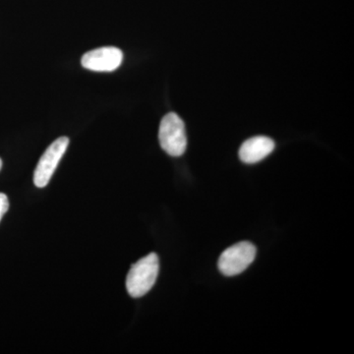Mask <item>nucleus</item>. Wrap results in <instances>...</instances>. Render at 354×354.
Masks as SVG:
<instances>
[{"mask_svg":"<svg viewBox=\"0 0 354 354\" xmlns=\"http://www.w3.org/2000/svg\"><path fill=\"white\" fill-rule=\"evenodd\" d=\"M160 271L157 254L151 253L130 268L127 277V290L130 297H144L156 283Z\"/></svg>","mask_w":354,"mask_h":354,"instance_id":"1","label":"nucleus"},{"mask_svg":"<svg viewBox=\"0 0 354 354\" xmlns=\"http://www.w3.org/2000/svg\"><path fill=\"white\" fill-rule=\"evenodd\" d=\"M158 141L162 150L171 157H180L185 153L187 147L185 125L176 113H167L160 121Z\"/></svg>","mask_w":354,"mask_h":354,"instance_id":"2","label":"nucleus"},{"mask_svg":"<svg viewBox=\"0 0 354 354\" xmlns=\"http://www.w3.org/2000/svg\"><path fill=\"white\" fill-rule=\"evenodd\" d=\"M256 247L248 241H242L230 246L221 253L218 269L227 277H234L245 271L255 260Z\"/></svg>","mask_w":354,"mask_h":354,"instance_id":"3","label":"nucleus"},{"mask_svg":"<svg viewBox=\"0 0 354 354\" xmlns=\"http://www.w3.org/2000/svg\"><path fill=\"white\" fill-rule=\"evenodd\" d=\"M69 145V138L60 137L55 140L39 158L34 172V183L37 187L44 188L55 174L60 160L64 157Z\"/></svg>","mask_w":354,"mask_h":354,"instance_id":"4","label":"nucleus"},{"mask_svg":"<svg viewBox=\"0 0 354 354\" xmlns=\"http://www.w3.org/2000/svg\"><path fill=\"white\" fill-rule=\"evenodd\" d=\"M123 53L114 46L95 48L83 55L81 64L84 68L95 72H113L122 64Z\"/></svg>","mask_w":354,"mask_h":354,"instance_id":"5","label":"nucleus"},{"mask_svg":"<svg viewBox=\"0 0 354 354\" xmlns=\"http://www.w3.org/2000/svg\"><path fill=\"white\" fill-rule=\"evenodd\" d=\"M274 146V142L269 137H253L242 144L239 150V158L245 164H256L272 153Z\"/></svg>","mask_w":354,"mask_h":354,"instance_id":"6","label":"nucleus"},{"mask_svg":"<svg viewBox=\"0 0 354 354\" xmlns=\"http://www.w3.org/2000/svg\"><path fill=\"white\" fill-rule=\"evenodd\" d=\"M9 209L8 197L4 193H0V221Z\"/></svg>","mask_w":354,"mask_h":354,"instance_id":"7","label":"nucleus"},{"mask_svg":"<svg viewBox=\"0 0 354 354\" xmlns=\"http://www.w3.org/2000/svg\"><path fill=\"white\" fill-rule=\"evenodd\" d=\"M2 169V160L0 158V171H1Z\"/></svg>","mask_w":354,"mask_h":354,"instance_id":"8","label":"nucleus"}]
</instances>
